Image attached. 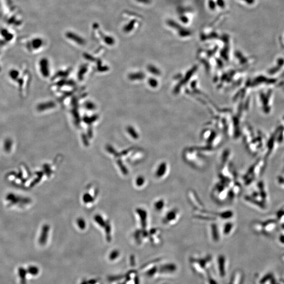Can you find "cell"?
Returning a JSON list of instances; mask_svg holds the SVG:
<instances>
[{
	"label": "cell",
	"mask_w": 284,
	"mask_h": 284,
	"mask_svg": "<svg viewBox=\"0 0 284 284\" xmlns=\"http://www.w3.org/2000/svg\"><path fill=\"white\" fill-rule=\"evenodd\" d=\"M137 181H137V184L139 185V186H143L144 184H145V182H146L145 178H143V177L139 178Z\"/></svg>",
	"instance_id": "4fadbf2b"
},
{
	"label": "cell",
	"mask_w": 284,
	"mask_h": 284,
	"mask_svg": "<svg viewBox=\"0 0 284 284\" xmlns=\"http://www.w3.org/2000/svg\"><path fill=\"white\" fill-rule=\"evenodd\" d=\"M252 227L255 232L259 233H263V222H254L252 224Z\"/></svg>",
	"instance_id": "30bf717a"
},
{
	"label": "cell",
	"mask_w": 284,
	"mask_h": 284,
	"mask_svg": "<svg viewBox=\"0 0 284 284\" xmlns=\"http://www.w3.org/2000/svg\"><path fill=\"white\" fill-rule=\"evenodd\" d=\"M211 231H212V237L213 238L214 240L217 242L219 240V233L218 230L217 226L216 227V225H212L211 226Z\"/></svg>",
	"instance_id": "7c38bea8"
},
{
	"label": "cell",
	"mask_w": 284,
	"mask_h": 284,
	"mask_svg": "<svg viewBox=\"0 0 284 284\" xmlns=\"http://www.w3.org/2000/svg\"><path fill=\"white\" fill-rule=\"evenodd\" d=\"M279 241L280 244L284 246V234L280 235L279 237Z\"/></svg>",
	"instance_id": "9a60e30c"
},
{
	"label": "cell",
	"mask_w": 284,
	"mask_h": 284,
	"mask_svg": "<svg viewBox=\"0 0 284 284\" xmlns=\"http://www.w3.org/2000/svg\"><path fill=\"white\" fill-rule=\"evenodd\" d=\"M168 166L167 164L165 163L161 164L158 167H157L155 171V176L157 178L162 179L165 178L168 173Z\"/></svg>",
	"instance_id": "3957f363"
},
{
	"label": "cell",
	"mask_w": 284,
	"mask_h": 284,
	"mask_svg": "<svg viewBox=\"0 0 284 284\" xmlns=\"http://www.w3.org/2000/svg\"><path fill=\"white\" fill-rule=\"evenodd\" d=\"M179 212L177 209L174 208L171 210L167 213V214H166L164 222L168 225L175 224L176 222L178 221L179 218Z\"/></svg>",
	"instance_id": "6da1fadb"
},
{
	"label": "cell",
	"mask_w": 284,
	"mask_h": 284,
	"mask_svg": "<svg viewBox=\"0 0 284 284\" xmlns=\"http://www.w3.org/2000/svg\"><path fill=\"white\" fill-rule=\"evenodd\" d=\"M244 274L241 270H237L234 273L230 284H243Z\"/></svg>",
	"instance_id": "5b68a950"
},
{
	"label": "cell",
	"mask_w": 284,
	"mask_h": 284,
	"mask_svg": "<svg viewBox=\"0 0 284 284\" xmlns=\"http://www.w3.org/2000/svg\"><path fill=\"white\" fill-rule=\"evenodd\" d=\"M234 229V224L231 222L225 224L223 228V233L225 235H228L232 233Z\"/></svg>",
	"instance_id": "9c48e42d"
},
{
	"label": "cell",
	"mask_w": 284,
	"mask_h": 284,
	"mask_svg": "<svg viewBox=\"0 0 284 284\" xmlns=\"http://www.w3.org/2000/svg\"><path fill=\"white\" fill-rule=\"evenodd\" d=\"M165 201L163 199H160L155 201L154 205L155 210L157 211H162V210H163L164 208L165 207Z\"/></svg>",
	"instance_id": "ba28073f"
},
{
	"label": "cell",
	"mask_w": 284,
	"mask_h": 284,
	"mask_svg": "<svg viewBox=\"0 0 284 284\" xmlns=\"http://www.w3.org/2000/svg\"></svg>",
	"instance_id": "e0dca14e"
},
{
	"label": "cell",
	"mask_w": 284,
	"mask_h": 284,
	"mask_svg": "<svg viewBox=\"0 0 284 284\" xmlns=\"http://www.w3.org/2000/svg\"><path fill=\"white\" fill-rule=\"evenodd\" d=\"M11 145H12V144H11V143H10V142H7L5 143L4 148H5V149L6 151L8 152L10 151L11 148Z\"/></svg>",
	"instance_id": "5bb4252c"
},
{
	"label": "cell",
	"mask_w": 284,
	"mask_h": 284,
	"mask_svg": "<svg viewBox=\"0 0 284 284\" xmlns=\"http://www.w3.org/2000/svg\"><path fill=\"white\" fill-rule=\"evenodd\" d=\"M276 279L273 273H268L262 277L257 284H276Z\"/></svg>",
	"instance_id": "277c9868"
},
{
	"label": "cell",
	"mask_w": 284,
	"mask_h": 284,
	"mask_svg": "<svg viewBox=\"0 0 284 284\" xmlns=\"http://www.w3.org/2000/svg\"><path fill=\"white\" fill-rule=\"evenodd\" d=\"M219 215L223 220H228L233 217L234 213L230 210H228L220 213Z\"/></svg>",
	"instance_id": "8fae6325"
},
{
	"label": "cell",
	"mask_w": 284,
	"mask_h": 284,
	"mask_svg": "<svg viewBox=\"0 0 284 284\" xmlns=\"http://www.w3.org/2000/svg\"><path fill=\"white\" fill-rule=\"evenodd\" d=\"M278 183L280 185L284 186V178H282V176L278 177Z\"/></svg>",
	"instance_id": "2e32d148"
},
{
	"label": "cell",
	"mask_w": 284,
	"mask_h": 284,
	"mask_svg": "<svg viewBox=\"0 0 284 284\" xmlns=\"http://www.w3.org/2000/svg\"><path fill=\"white\" fill-rule=\"evenodd\" d=\"M226 258L224 256H220L218 258V270L220 275L224 277L226 274Z\"/></svg>",
	"instance_id": "8992f818"
},
{
	"label": "cell",
	"mask_w": 284,
	"mask_h": 284,
	"mask_svg": "<svg viewBox=\"0 0 284 284\" xmlns=\"http://www.w3.org/2000/svg\"><path fill=\"white\" fill-rule=\"evenodd\" d=\"M263 234L266 235H270L276 230L277 223L275 220H268L263 222Z\"/></svg>",
	"instance_id": "7a4b0ae2"
},
{
	"label": "cell",
	"mask_w": 284,
	"mask_h": 284,
	"mask_svg": "<svg viewBox=\"0 0 284 284\" xmlns=\"http://www.w3.org/2000/svg\"><path fill=\"white\" fill-rule=\"evenodd\" d=\"M258 189H260L259 194L260 195V197L262 198L263 201L265 202L267 199V194H266L265 188L264 183H263L262 181H260L258 183Z\"/></svg>",
	"instance_id": "52a82bcc"
}]
</instances>
